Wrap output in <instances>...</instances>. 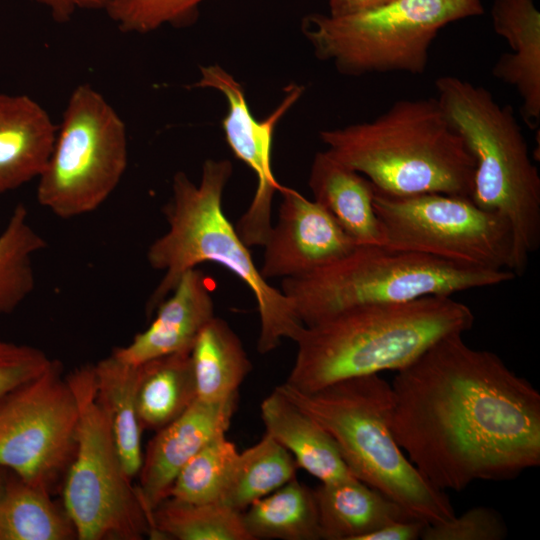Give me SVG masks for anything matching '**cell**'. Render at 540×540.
Returning a JSON list of instances; mask_svg holds the SVG:
<instances>
[{"instance_id":"6da1fadb","label":"cell","mask_w":540,"mask_h":540,"mask_svg":"<svg viewBox=\"0 0 540 540\" xmlns=\"http://www.w3.org/2000/svg\"><path fill=\"white\" fill-rule=\"evenodd\" d=\"M391 387L393 437L437 489L512 480L540 465V393L462 333L435 342Z\"/></svg>"},{"instance_id":"7a4b0ae2","label":"cell","mask_w":540,"mask_h":540,"mask_svg":"<svg viewBox=\"0 0 540 540\" xmlns=\"http://www.w3.org/2000/svg\"><path fill=\"white\" fill-rule=\"evenodd\" d=\"M474 320L470 307L448 295L344 310L302 328L286 383L311 393L354 377L397 372L441 338L469 331Z\"/></svg>"},{"instance_id":"3957f363","label":"cell","mask_w":540,"mask_h":540,"mask_svg":"<svg viewBox=\"0 0 540 540\" xmlns=\"http://www.w3.org/2000/svg\"><path fill=\"white\" fill-rule=\"evenodd\" d=\"M233 166L227 159H207L195 184L184 172L175 173L172 195L163 208L168 230L149 246V265L163 272L146 304L151 317L188 270L204 262L218 263L252 291L260 317L257 349L266 354L283 339L293 341L304 327L281 290L273 287L255 266L249 247L227 219L222 206Z\"/></svg>"},{"instance_id":"277c9868","label":"cell","mask_w":540,"mask_h":540,"mask_svg":"<svg viewBox=\"0 0 540 540\" xmlns=\"http://www.w3.org/2000/svg\"><path fill=\"white\" fill-rule=\"evenodd\" d=\"M319 138L382 193L470 197L474 159L436 97L396 100L371 121L321 130Z\"/></svg>"},{"instance_id":"5b68a950","label":"cell","mask_w":540,"mask_h":540,"mask_svg":"<svg viewBox=\"0 0 540 540\" xmlns=\"http://www.w3.org/2000/svg\"><path fill=\"white\" fill-rule=\"evenodd\" d=\"M275 390L317 421L334 439L352 475L427 524L455 516L445 491L409 461L389 427L391 384L371 374L305 393L286 382Z\"/></svg>"},{"instance_id":"8992f818","label":"cell","mask_w":540,"mask_h":540,"mask_svg":"<svg viewBox=\"0 0 540 540\" xmlns=\"http://www.w3.org/2000/svg\"><path fill=\"white\" fill-rule=\"evenodd\" d=\"M437 99L474 162L472 201L502 216L514 238L513 273L521 276L540 246V175L510 105L453 75L435 80Z\"/></svg>"},{"instance_id":"52a82bcc","label":"cell","mask_w":540,"mask_h":540,"mask_svg":"<svg viewBox=\"0 0 540 540\" xmlns=\"http://www.w3.org/2000/svg\"><path fill=\"white\" fill-rule=\"evenodd\" d=\"M506 270L452 263L383 245H357L311 273L283 278L281 291L304 326L347 309L398 303L495 286L514 279Z\"/></svg>"},{"instance_id":"ba28073f","label":"cell","mask_w":540,"mask_h":540,"mask_svg":"<svg viewBox=\"0 0 540 540\" xmlns=\"http://www.w3.org/2000/svg\"><path fill=\"white\" fill-rule=\"evenodd\" d=\"M483 12L479 0H394L345 16L310 13L301 31L315 56L343 75L422 74L440 30Z\"/></svg>"},{"instance_id":"9c48e42d","label":"cell","mask_w":540,"mask_h":540,"mask_svg":"<svg viewBox=\"0 0 540 540\" xmlns=\"http://www.w3.org/2000/svg\"><path fill=\"white\" fill-rule=\"evenodd\" d=\"M78 402L76 446L67 468L63 506L79 540H141L149 518L96 401L93 365L67 377Z\"/></svg>"},{"instance_id":"30bf717a","label":"cell","mask_w":540,"mask_h":540,"mask_svg":"<svg viewBox=\"0 0 540 540\" xmlns=\"http://www.w3.org/2000/svg\"><path fill=\"white\" fill-rule=\"evenodd\" d=\"M126 126L89 84L71 93L45 170L38 178L39 204L62 219L98 209L127 167Z\"/></svg>"},{"instance_id":"8fae6325","label":"cell","mask_w":540,"mask_h":540,"mask_svg":"<svg viewBox=\"0 0 540 540\" xmlns=\"http://www.w3.org/2000/svg\"><path fill=\"white\" fill-rule=\"evenodd\" d=\"M374 209L383 246L513 272L514 238L509 223L477 206L470 197L443 193L395 196L375 189Z\"/></svg>"},{"instance_id":"7c38bea8","label":"cell","mask_w":540,"mask_h":540,"mask_svg":"<svg viewBox=\"0 0 540 540\" xmlns=\"http://www.w3.org/2000/svg\"><path fill=\"white\" fill-rule=\"evenodd\" d=\"M79 409L53 364L0 402V467L50 490L75 451Z\"/></svg>"},{"instance_id":"4fadbf2b","label":"cell","mask_w":540,"mask_h":540,"mask_svg":"<svg viewBox=\"0 0 540 540\" xmlns=\"http://www.w3.org/2000/svg\"><path fill=\"white\" fill-rule=\"evenodd\" d=\"M189 88L213 89L226 99L227 113L221 121L226 142L257 179L253 199L235 229L247 247H263L272 227L273 197L283 187L272 169L273 136L279 122L305 92V87L295 83L288 85L280 103L263 120L252 115L243 85L217 64L201 66L200 78Z\"/></svg>"},{"instance_id":"5bb4252c","label":"cell","mask_w":540,"mask_h":540,"mask_svg":"<svg viewBox=\"0 0 540 540\" xmlns=\"http://www.w3.org/2000/svg\"><path fill=\"white\" fill-rule=\"evenodd\" d=\"M278 220L263 247L260 269L265 279L302 276L328 266L357 244L335 218L315 200L283 186Z\"/></svg>"},{"instance_id":"9a60e30c","label":"cell","mask_w":540,"mask_h":540,"mask_svg":"<svg viewBox=\"0 0 540 540\" xmlns=\"http://www.w3.org/2000/svg\"><path fill=\"white\" fill-rule=\"evenodd\" d=\"M238 397L219 403L196 399L179 417L157 430L150 440L136 486L150 525L153 510L169 497L180 470L209 442L226 434L237 409Z\"/></svg>"},{"instance_id":"2e32d148","label":"cell","mask_w":540,"mask_h":540,"mask_svg":"<svg viewBox=\"0 0 540 540\" xmlns=\"http://www.w3.org/2000/svg\"><path fill=\"white\" fill-rule=\"evenodd\" d=\"M150 325L112 354L140 365L162 356L190 352L201 329L214 317L209 279L193 268L182 275L170 294L155 310Z\"/></svg>"},{"instance_id":"e0dca14e","label":"cell","mask_w":540,"mask_h":540,"mask_svg":"<svg viewBox=\"0 0 540 540\" xmlns=\"http://www.w3.org/2000/svg\"><path fill=\"white\" fill-rule=\"evenodd\" d=\"M491 20L510 48L495 62L493 76L517 91L523 121L539 130L540 12L534 0H493Z\"/></svg>"},{"instance_id":"ac0fdd59","label":"cell","mask_w":540,"mask_h":540,"mask_svg":"<svg viewBox=\"0 0 540 540\" xmlns=\"http://www.w3.org/2000/svg\"><path fill=\"white\" fill-rule=\"evenodd\" d=\"M57 130L46 110L29 96L0 93V195L39 178Z\"/></svg>"},{"instance_id":"d6986e66","label":"cell","mask_w":540,"mask_h":540,"mask_svg":"<svg viewBox=\"0 0 540 540\" xmlns=\"http://www.w3.org/2000/svg\"><path fill=\"white\" fill-rule=\"evenodd\" d=\"M308 185L323 206L357 245H383L374 209V185L326 150L313 158Z\"/></svg>"},{"instance_id":"ffe728a7","label":"cell","mask_w":540,"mask_h":540,"mask_svg":"<svg viewBox=\"0 0 540 540\" xmlns=\"http://www.w3.org/2000/svg\"><path fill=\"white\" fill-rule=\"evenodd\" d=\"M266 433L293 456L298 467L329 483L354 477L332 436L277 390L260 406Z\"/></svg>"},{"instance_id":"44dd1931","label":"cell","mask_w":540,"mask_h":540,"mask_svg":"<svg viewBox=\"0 0 540 540\" xmlns=\"http://www.w3.org/2000/svg\"><path fill=\"white\" fill-rule=\"evenodd\" d=\"M320 539L362 540L392 522L415 519L401 506L355 477L314 489Z\"/></svg>"},{"instance_id":"7402d4cb","label":"cell","mask_w":540,"mask_h":540,"mask_svg":"<svg viewBox=\"0 0 540 540\" xmlns=\"http://www.w3.org/2000/svg\"><path fill=\"white\" fill-rule=\"evenodd\" d=\"M93 371L96 401L109 422L123 467L133 479L143 459V430L137 412L141 365L126 363L111 354L94 364Z\"/></svg>"},{"instance_id":"603a6c76","label":"cell","mask_w":540,"mask_h":540,"mask_svg":"<svg viewBox=\"0 0 540 540\" xmlns=\"http://www.w3.org/2000/svg\"><path fill=\"white\" fill-rule=\"evenodd\" d=\"M190 357L197 399L208 403L238 396L240 385L252 369L237 334L215 316L199 332Z\"/></svg>"},{"instance_id":"cb8c5ba5","label":"cell","mask_w":540,"mask_h":540,"mask_svg":"<svg viewBox=\"0 0 540 540\" xmlns=\"http://www.w3.org/2000/svg\"><path fill=\"white\" fill-rule=\"evenodd\" d=\"M140 365L139 423L142 430H159L197 399L190 352L162 356Z\"/></svg>"},{"instance_id":"d4e9b609","label":"cell","mask_w":540,"mask_h":540,"mask_svg":"<svg viewBox=\"0 0 540 540\" xmlns=\"http://www.w3.org/2000/svg\"><path fill=\"white\" fill-rule=\"evenodd\" d=\"M75 529L65 511L53 503L50 490L15 474L0 493V540H70Z\"/></svg>"},{"instance_id":"484cf974","label":"cell","mask_w":540,"mask_h":540,"mask_svg":"<svg viewBox=\"0 0 540 540\" xmlns=\"http://www.w3.org/2000/svg\"><path fill=\"white\" fill-rule=\"evenodd\" d=\"M242 512L252 540H318V510L314 489L295 477Z\"/></svg>"},{"instance_id":"4316f807","label":"cell","mask_w":540,"mask_h":540,"mask_svg":"<svg viewBox=\"0 0 540 540\" xmlns=\"http://www.w3.org/2000/svg\"><path fill=\"white\" fill-rule=\"evenodd\" d=\"M291 453L265 433L253 446L239 452L221 503L243 512L296 477Z\"/></svg>"},{"instance_id":"83f0119b","label":"cell","mask_w":540,"mask_h":540,"mask_svg":"<svg viewBox=\"0 0 540 540\" xmlns=\"http://www.w3.org/2000/svg\"><path fill=\"white\" fill-rule=\"evenodd\" d=\"M151 539L252 540L242 513L221 502L191 503L167 497L152 512Z\"/></svg>"},{"instance_id":"f1b7e54d","label":"cell","mask_w":540,"mask_h":540,"mask_svg":"<svg viewBox=\"0 0 540 540\" xmlns=\"http://www.w3.org/2000/svg\"><path fill=\"white\" fill-rule=\"evenodd\" d=\"M47 247L19 203L0 233V314H10L35 287L33 257Z\"/></svg>"},{"instance_id":"f546056e","label":"cell","mask_w":540,"mask_h":540,"mask_svg":"<svg viewBox=\"0 0 540 540\" xmlns=\"http://www.w3.org/2000/svg\"><path fill=\"white\" fill-rule=\"evenodd\" d=\"M238 454L226 434L213 439L180 470L169 496L191 503L221 502Z\"/></svg>"},{"instance_id":"4dcf8cb0","label":"cell","mask_w":540,"mask_h":540,"mask_svg":"<svg viewBox=\"0 0 540 540\" xmlns=\"http://www.w3.org/2000/svg\"><path fill=\"white\" fill-rule=\"evenodd\" d=\"M209 0H113L106 13L125 33L146 34L164 25L186 27Z\"/></svg>"},{"instance_id":"1f68e13d","label":"cell","mask_w":540,"mask_h":540,"mask_svg":"<svg viewBox=\"0 0 540 540\" xmlns=\"http://www.w3.org/2000/svg\"><path fill=\"white\" fill-rule=\"evenodd\" d=\"M507 526L492 508L479 506L445 522L426 524L422 540H502Z\"/></svg>"},{"instance_id":"d6a6232c","label":"cell","mask_w":540,"mask_h":540,"mask_svg":"<svg viewBox=\"0 0 540 540\" xmlns=\"http://www.w3.org/2000/svg\"><path fill=\"white\" fill-rule=\"evenodd\" d=\"M53 362L33 346L0 341V401L41 375Z\"/></svg>"},{"instance_id":"836d02e7","label":"cell","mask_w":540,"mask_h":540,"mask_svg":"<svg viewBox=\"0 0 540 540\" xmlns=\"http://www.w3.org/2000/svg\"><path fill=\"white\" fill-rule=\"evenodd\" d=\"M50 12L53 19L59 23L68 22L73 15L81 10H104L113 0H35Z\"/></svg>"},{"instance_id":"e575fe53","label":"cell","mask_w":540,"mask_h":540,"mask_svg":"<svg viewBox=\"0 0 540 540\" xmlns=\"http://www.w3.org/2000/svg\"><path fill=\"white\" fill-rule=\"evenodd\" d=\"M427 523L418 519L392 522L366 535L362 540H417Z\"/></svg>"},{"instance_id":"d590c367","label":"cell","mask_w":540,"mask_h":540,"mask_svg":"<svg viewBox=\"0 0 540 540\" xmlns=\"http://www.w3.org/2000/svg\"><path fill=\"white\" fill-rule=\"evenodd\" d=\"M328 14L332 16H345L368 11L394 0H326Z\"/></svg>"},{"instance_id":"8d00e7d4","label":"cell","mask_w":540,"mask_h":540,"mask_svg":"<svg viewBox=\"0 0 540 540\" xmlns=\"http://www.w3.org/2000/svg\"><path fill=\"white\" fill-rule=\"evenodd\" d=\"M4 481H5V477L3 476L2 468L0 467V493L3 489Z\"/></svg>"},{"instance_id":"74e56055","label":"cell","mask_w":540,"mask_h":540,"mask_svg":"<svg viewBox=\"0 0 540 540\" xmlns=\"http://www.w3.org/2000/svg\"><path fill=\"white\" fill-rule=\"evenodd\" d=\"M479 1H481V0H479Z\"/></svg>"},{"instance_id":"f35d334b","label":"cell","mask_w":540,"mask_h":540,"mask_svg":"<svg viewBox=\"0 0 540 540\" xmlns=\"http://www.w3.org/2000/svg\"><path fill=\"white\" fill-rule=\"evenodd\" d=\"M1 402V401H0Z\"/></svg>"}]
</instances>
